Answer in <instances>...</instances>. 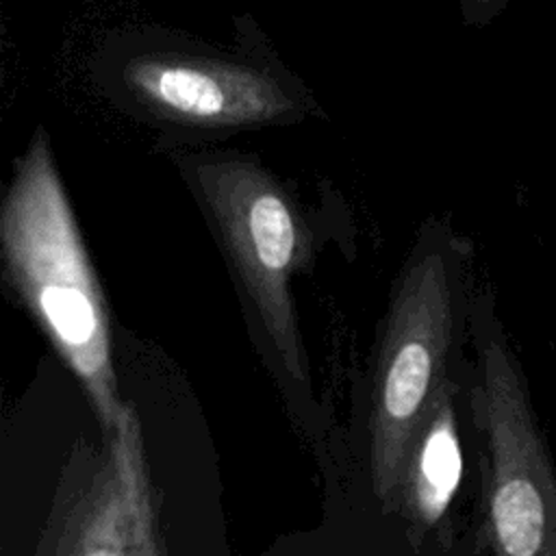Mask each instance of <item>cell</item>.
I'll return each instance as SVG.
<instances>
[{"mask_svg": "<svg viewBox=\"0 0 556 556\" xmlns=\"http://www.w3.org/2000/svg\"><path fill=\"white\" fill-rule=\"evenodd\" d=\"M471 341L489 552L556 556V467L491 289H476Z\"/></svg>", "mask_w": 556, "mask_h": 556, "instance_id": "obj_3", "label": "cell"}, {"mask_svg": "<svg viewBox=\"0 0 556 556\" xmlns=\"http://www.w3.org/2000/svg\"><path fill=\"white\" fill-rule=\"evenodd\" d=\"M122 76L143 109L176 124L256 126L293 111V100L276 78L230 61L139 54L126 61Z\"/></svg>", "mask_w": 556, "mask_h": 556, "instance_id": "obj_5", "label": "cell"}, {"mask_svg": "<svg viewBox=\"0 0 556 556\" xmlns=\"http://www.w3.org/2000/svg\"><path fill=\"white\" fill-rule=\"evenodd\" d=\"M467 384L460 371L443 387L408 452L400 504L421 530L439 528L460 491L465 476L460 397Z\"/></svg>", "mask_w": 556, "mask_h": 556, "instance_id": "obj_6", "label": "cell"}, {"mask_svg": "<svg viewBox=\"0 0 556 556\" xmlns=\"http://www.w3.org/2000/svg\"><path fill=\"white\" fill-rule=\"evenodd\" d=\"M508 0H463V13L471 22H486L493 17Z\"/></svg>", "mask_w": 556, "mask_h": 556, "instance_id": "obj_7", "label": "cell"}, {"mask_svg": "<svg viewBox=\"0 0 556 556\" xmlns=\"http://www.w3.org/2000/svg\"><path fill=\"white\" fill-rule=\"evenodd\" d=\"M0 250L9 282L78 378L102 432L113 430L126 400L113 365L109 304L41 130L2 200Z\"/></svg>", "mask_w": 556, "mask_h": 556, "instance_id": "obj_1", "label": "cell"}, {"mask_svg": "<svg viewBox=\"0 0 556 556\" xmlns=\"http://www.w3.org/2000/svg\"><path fill=\"white\" fill-rule=\"evenodd\" d=\"M195 187L224 243L280 369L308 387L293 278L311 261V232L293 198L252 161L215 159L195 167Z\"/></svg>", "mask_w": 556, "mask_h": 556, "instance_id": "obj_4", "label": "cell"}, {"mask_svg": "<svg viewBox=\"0 0 556 556\" xmlns=\"http://www.w3.org/2000/svg\"><path fill=\"white\" fill-rule=\"evenodd\" d=\"M469 245L432 232L393 287L374 354L367 450L376 497L400 502L410 445L443 387L460 374L476 298Z\"/></svg>", "mask_w": 556, "mask_h": 556, "instance_id": "obj_2", "label": "cell"}]
</instances>
